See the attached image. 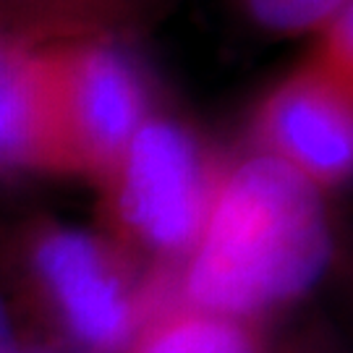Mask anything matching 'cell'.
Segmentation results:
<instances>
[{"instance_id": "52a82bcc", "label": "cell", "mask_w": 353, "mask_h": 353, "mask_svg": "<svg viewBox=\"0 0 353 353\" xmlns=\"http://www.w3.org/2000/svg\"><path fill=\"white\" fill-rule=\"evenodd\" d=\"M163 0H0V29L29 42L74 34H126L147 24Z\"/></svg>"}, {"instance_id": "7c38bea8", "label": "cell", "mask_w": 353, "mask_h": 353, "mask_svg": "<svg viewBox=\"0 0 353 353\" xmlns=\"http://www.w3.org/2000/svg\"><path fill=\"white\" fill-rule=\"evenodd\" d=\"M6 34H8V32H3V29H0V39H3V37H6Z\"/></svg>"}, {"instance_id": "8992f818", "label": "cell", "mask_w": 353, "mask_h": 353, "mask_svg": "<svg viewBox=\"0 0 353 353\" xmlns=\"http://www.w3.org/2000/svg\"><path fill=\"white\" fill-rule=\"evenodd\" d=\"M0 170H68L50 50L13 34L0 39Z\"/></svg>"}, {"instance_id": "ba28073f", "label": "cell", "mask_w": 353, "mask_h": 353, "mask_svg": "<svg viewBox=\"0 0 353 353\" xmlns=\"http://www.w3.org/2000/svg\"><path fill=\"white\" fill-rule=\"evenodd\" d=\"M141 353H254V345L228 319L186 316L154 332Z\"/></svg>"}, {"instance_id": "3957f363", "label": "cell", "mask_w": 353, "mask_h": 353, "mask_svg": "<svg viewBox=\"0 0 353 353\" xmlns=\"http://www.w3.org/2000/svg\"><path fill=\"white\" fill-rule=\"evenodd\" d=\"M105 178L118 225L165 254L196 246L220 183L199 137L176 118L154 113Z\"/></svg>"}, {"instance_id": "6da1fadb", "label": "cell", "mask_w": 353, "mask_h": 353, "mask_svg": "<svg viewBox=\"0 0 353 353\" xmlns=\"http://www.w3.org/2000/svg\"><path fill=\"white\" fill-rule=\"evenodd\" d=\"M332 252L322 189L275 154H252L220 178L186 290L210 314H252L322 278Z\"/></svg>"}, {"instance_id": "7a4b0ae2", "label": "cell", "mask_w": 353, "mask_h": 353, "mask_svg": "<svg viewBox=\"0 0 353 353\" xmlns=\"http://www.w3.org/2000/svg\"><path fill=\"white\" fill-rule=\"evenodd\" d=\"M45 45L55 68L68 170L105 178L152 115L147 63L126 34H74Z\"/></svg>"}, {"instance_id": "9c48e42d", "label": "cell", "mask_w": 353, "mask_h": 353, "mask_svg": "<svg viewBox=\"0 0 353 353\" xmlns=\"http://www.w3.org/2000/svg\"><path fill=\"white\" fill-rule=\"evenodd\" d=\"M243 13L259 32L275 37H314L353 0H241Z\"/></svg>"}, {"instance_id": "8fae6325", "label": "cell", "mask_w": 353, "mask_h": 353, "mask_svg": "<svg viewBox=\"0 0 353 353\" xmlns=\"http://www.w3.org/2000/svg\"><path fill=\"white\" fill-rule=\"evenodd\" d=\"M0 353H19V345H16V335H13L11 319H8V312L0 301Z\"/></svg>"}, {"instance_id": "277c9868", "label": "cell", "mask_w": 353, "mask_h": 353, "mask_svg": "<svg viewBox=\"0 0 353 353\" xmlns=\"http://www.w3.org/2000/svg\"><path fill=\"white\" fill-rule=\"evenodd\" d=\"M353 89L303 61L265 97L256 126L267 154L293 165L319 189L341 183L353 165Z\"/></svg>"}, {"instance_id": "30bf717a", "label": "cell", "mask_w": 353, "mask_h": 353, "mask_svg": "<svg viewBox=\"0 0 353 353\" xmlns=\"http://www.w3.org/2000/svg\"><path fill=\"white\" fill-rule=\"evenodd\" d=\"M306 61L338 84L353 89V6L316 32Z\"/></svg>"}, {"instance_id": "5b68a950", "label": "cell", "mask_w": 353, "mask_h": 353, "mask_svg": "<svg viewBox=\"0 0 353 353\" xmlns=\"http://www.w3.org/2000/svg\"><path fill=\"white\" fill-rule=\"evenodd\" d=\"M34 267L81 343L115 351L134 335L137 303L102 241L76 228H50L34 243Z\"/></svg>"}]
</instances>
